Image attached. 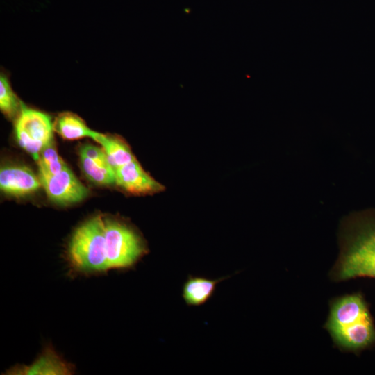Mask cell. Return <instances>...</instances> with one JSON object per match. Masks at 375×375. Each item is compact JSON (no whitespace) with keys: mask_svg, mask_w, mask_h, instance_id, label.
<instances>
[{"mask_svg":"<svg viewBox=\"0 0 375 375\" xmlns=\"http://www.w3.org/2000/svg\"><path fill=\"white\" fill-rule=\"evenodd\" d=\"M358 277L375 278V224L343 231L340 253L331 271L335 281Z\"/></svg>","mask_w":375,"mask_h":375,"instance_id":"obj_1","label":"cell"},{"mask_svg":"<svg viewBox=\"0 0 375 375\" xmlns=\"http://www.w3.org/2000/svg\"><path fill=\"white\" fill-rule=\"evenodd\" d=\"M67 258L70 268L76 273L93 274L109 270L103 216H94L74 231L68 244Z\"/></svg>","mask_w":375,"mask_h":375,"instance_id":"obj_2","label":"cell"},{"mask_svg":"<svg viewBox=\"0 0 375 375\" xmlns=\"http://www.w3.org/2000/svg\"><path fill=\"white\" fill-rule=\"evenodd\" d=\"M107 263L110 269H126L147 253L141 235L126 223L104 217Z\"/></svg>","mask_w":375,"mask_h":375,"instance_id":"obj_3","label":"cell"},{"mask_svg":"<svg viewBox=\"0 0 375 375\" xmlns=\"http://www.w3.org/2000/svg\"><path fill=\"white\" fill-rule=\"evenodd\" d=\"M15 135L19 145L38 161L42 149L53 140L51 117L40 110L26 107L15 119Z\"/></svg>","mask_w":375,"mask_h":375,"instance_id":"obj_4","label":"cell"},{"mask_svg":"<svg viewBox=\"0 0 375 375\" xmlns=\"http://www.w3.org/2000/svg\"><path fill=\"white\" fill-rule=\"evenodd\" d=\"M39 178L49 199L58 204L76 203L89 194L88 189L68 167L53 175L39 173Z\"/></svg>","mask_w":375,"mask_h":375,"instance_id":"obj_5","label":"cell"},{"mask_svg":"<svg viewBox=\"0 0 375 375\" xmlns=\"http://www.w3.org/2000/svg\"><path fill=\"white\" fill-rule=\"evenodd\" d=\"M371 317L360 294H351L333 299L324 328L328 333Z\"/></svg>","mask_w":375,"mask_h":375,"instance_id":"obj_6","label":"cell"},{"mask_svg":"<svg viewBox=\"0 0 375 375\" xmlns=\"http://www.w3.org/2000/svg\"><path fill=\"white\" fill-rule=\"evenodd\" d=\"M342 351H357L375 342V327L372 317L329 333Z\"/></svg>","mask_w":375,"mask_h":375,"instance_id":"obj_7","label":"cell"},{"mask_svg":"<svg viewBox=\"0 0 375 375\" xmlns=\"http://www.w3.org/2000/svg\"><path fill=\"white\" fill-rule=\"evenodd\" d=\"M115 184L133 194H152L162 191L163 185L150 176L136 159L115 169Z\"/></svg>","mask_w":375,"mask_h":375,"instance_id":"obj_8","label":"cell"},{"mask_svg":"<svg viewBox=\"0 0 375 375\" xmlns=\"http://www.w3.org/2000/svg\"><path fill=\"white\" fill-rule=\"evenodd\" d=\"M41 186L39 176L26 166L8 165L1 168L0 188L6 194L25 196L35 192Z\"/></svg>","mask_w":375,"mask_h":375,"instance_id":"obj_9","label":"cell"},{"mask_svg":"<svg viewBox=\"0 0 375 375\" xmlns=\"http://www.w3.org/2000/svg\"><path fill=\"white\" fill-rule=\"evenodd\" d=\"M73 372V366L63 360L53 349L47 347L33 364L28 366H15L10 369L7 374L66 375Z\"/></svg>","mask_w":375,"mask_h":375,"instance_id":"obj_10","label":"cell"},{"mask_svg":"<svg viewBox=\"0 0 375 375\" xmlns=\"http://www.w3.org/2000/svg\"><path fill=\"white\" fill-rule=\"evenodd\" d=\"M227 278L209 279L189 276L183 285L182 297L189 306H201L213 295L217 285Z\"/></svg>","mask_w":375,"mask_h":375,"instance_id":"obj_11","label":"cell"},{"mask_svg":"<svg viewBox=\"0 0 375 375\" xmlns=\"http://www.w3.org/2000/svg\"><path fill=\"white\" fill-rule=\"evenodd\" d=\"M92 139L101 145L114 170L135 159L129 147L119 137L96 132Z\"/></svg>","mask_w":375,"mask_h":375,"instance_id":"obj_12","label":"cell"},{"mask_svg":"<svg viewBox=\"0 0 375 375\" xmlns=\"http://www.w3.org/2000/svg\"><path fill=\"white\" fill-rule=\"evenodd\" d=\"M53 127L63 139L69 140L85 137L92 139L97 132L90 128L82 118L70 112L59 114L53 122Z\"/></svg>","mask_w":375,"mask_h":375,"instance_id":"obj_13","label":"cell"},{"mask_svg":"<svg viewBox=\"0 0 375 375\" xmlns=\"http://www.w3.org/2000/svg\"><path fill=\"white\" fill-rule=\"evenodd\" d=\"M79 156L81 169L88 180L100 185L115 183V170L110 165L98 162L81 154Z\"/></svg>","mask_w":375,"mask_h":375,"instance_id":"obj_14","label":"cell"},{"mask_svg":"<svg viewBox=\"0 0 375 375\" xmlns=\"http://www.w3.org/2000/svg\"><path fill=\"white\" fill-rule=\"evenodd\" d=\"M36 162L39 173L50 175L56 174L68 167L58 155L53 140L42 149Z\"/></svg>","mask_w":375,"mask_h":375,"instance_id":"obj_15","label":"cell"},{"mask_svg":"<svg viewBox=\"0 0 375 375\" xmlns=\"http://www.w3.org/2000/svg\"><path fill=\"white\" fill-rule=\"evenodd\" d=\"M22 102L12 90L7 76H0V109L8 118L17 117L19 114Z\"/></svg>","mask_w":375,"mask_h":375,"instance_id":"obj_16","label":"cell"},{"mask_svg":"<svg viewBox=\"0 0 375 375\" xmlns=\"http://www.w3.org/2000/svg\"><path fill=\"white\" fill-rule=\"evenodd\" d=\"M79 154L83 155L98 162L110 165L106 154L102 147L99 148L92 144H84L80 148Z\"/></svg>","mask_w":375,"mask_h":375,"instance_id":"obj_17","label":"cell"}]
</instances>
